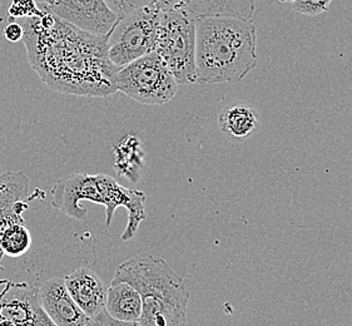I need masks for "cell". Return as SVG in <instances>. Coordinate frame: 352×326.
Masks as SVG:
<instances>
[{"mask_svg":"<svg viewBox=\"0 0 352 326\" xmlns=\"http://www.w3.org/2000/svg\"><path fill=\"white\" fill-rule=\"evenodd\" d=\"M32 246V235L23 224H12L0 236V250L3 255L21 257Z\"/></svg>","mask_w":352,"mask_h":326,"instance_id":"obj_17","label":"cell"},{"mask_svg":"<svg viewBox=\"0 0 352 326\" xmlns=\"http://www.w3.org/2000/svg\"><path fill=\"white\" fill-rule=\"evenodd\" d=\"M117 92L142 105H164L177 93L178 83L157 52L122 67L113 78Z\"/></svg>","mask_w":352,"mask_h":326,"instance_id":"obj_6","label":"cell"},{"mask_svg":"<svg viewBox=\"0 0 352 326\" xmlns=\"http://www.w3.org/2000/svg\"><path fill=\"white\" fill-rule=\"evenodd\" d=\"M93 321L98 326H141L138 323H124L112 319L107 312H102L98 318H96Z\"/></svg>","mask_w":352,"mask_h":326,"instance_id":"obj_22","label":"cell"},{"mask_svg":"<svg viewBox=\"0 0 352 326\" xmlns=\"http://www.w3.org/2000/svg\"><path fill=\"white\" fill-rule=\"evenodd\" d=\"M24 23L29 63L44 83L58 92L107 97L117 92L113 78L120 68L107 53L106 36H93L62 21L42 6Z\"/></svg>","mask_w":352,"mask_h":326,"instance_id":"obj_1","label":"cell"},{"mask_svg":"<svg viewBox=\"0 0 352 326\" xmlns=\"http://www.w3.org/2000/svg\"><path fill=\"white\" fill-rule=\"evenodd\" d=\"M155 52L167 64L178 85L197 82L196 18L187 6L161 10Z\"/></svg>","mask_w":352,"mask_h":326,"instance_id":"obj_5","label":"cell"},{"mask_svg":"<svg viewBox=\"0 0 352 326\" xmlns=\"http://www.w3.org/2000/svg\"><path fill=\"white\" fill-rule=\"evenodd\" d=\"M332 0H294L291 3L292 10L297 14L317 17L326 13L331 6Z\"/></svg>","mask_w":352,"mask_h":326,"instance_id":"obj_18","label":"cell"},{"mask_svg":"<svg viewBox=\"0 0 352 326\" xmlns=\"http://www.w3.org/2000/svg\"><path fill=\"white\" fill-rule=\"evenodd\" d=\"M116 170L120 176L129 178L135 182L144 166V151L142 149L140 140L133 135L124 137L114 147Z\"/></svg>","mask_w":352,"mask_h":326,"instance_id":"obj_16","label":"cell"},{"mask_svg":"<svg viewBox=\"0 0 352 326\" xmlns=\"http://www.w3.org/2000/svg\"><path fill=\"white\" fill-rule=\"evenodd\" d=\"M257 0H188L187 9L193 18L233 17L252 21Z\"/></svg>","mask_w":352,"mask_h":326,"instance_id":"obj_14","label":"cell"},{"mask_svg":"<svg viewBox=\"0 0 352 326\" xmlns=\"http://www.w3.org/2000/svg\"><path fill=\"white\" fill-rule=\"evenodd\" d=\"M28 187V177L21 172L7 171L0 173V219L21 215L28 207L24 202Z\"/></svg>","mask_w":352,"mask_h":326,"instance_id":"obj_15","label":"cell"},{"mask_svg":"<svg viewBox=\"0 0 352 326\" xmlns=\"http://www.w3.org/2000/svg\"><path fill=\"white\" fill-rule=\"evenodd\" d=\"M92 326H98V325H97V324H96V323H94V321H93V325Z\"/></svg>","mask_w":352,"mask_h":326,"instance_id":"obj_26","label":"cell"},{"mask_svg":"<svg viewBox=\"0 0 352 326\" xmlns=\"http://www.w3.org/2000/svg\"><path fill=\"white\" fill-rule=\"evenodd\" d=\"M258 112L246 103L227 107L219 116V127L227 140L243 141L260 128Z\"/></svg>","mask_w":352,"mask_h":326,"instance_id":"obj_13","label":"cell"},{"mask_svg":"<svg viewBox=\"0 0 352 326\" xmlns=\"http://www.w3.org/2000/svg\"><path fill=\"white\" fill-rule=\"evenodd\" d=\"M280 1H281V3H292L294 0H280Z\"/></svg>","mask_w":352,"mask_h":326,"instance_id":"obj_25","label":"cell"},{"mask_svg":"<svg viewBox=\"0 0 352 326\" xmlns=\"http://www.w3.org/2000/svg\"><path fill=\"white\" fill-rule=\"evenodd\" d=\"M188 0H152V4L160 10L172 9V8L184 7L187 6Z\"/></svg>","mask_w":352,"mask_h":326,"instance_id":"obj_23","label":"cell"},{"mask_svg":"<svg viewBox=\"0 0 352 326\" xmlns=\"http://www.w3.org/2000/svg\"><path fill=\"white\" fill-rule=\"evenodd\" d=\"M39 13V7L34 0H13L8 9L10 18H33Z\"/></svg>","mask_w":352,"mask_h":326,"instance_id":"obj_20","label":"cell"},{"mask_svg":"<svg viewBox=\"0 0 352 326\" xmlns=\"http://www.w3.org/2000/svg\"><path fill=\"white\" fill-rule=\"evenodd\" d=\"M0 318L15 326H56L43 307L39 287L27 284L10 285L0 295Z\"/></svg>","mask_w":352,"mask_h":326,"instance_id":"obj_9","label":"cell"},{"mask_svg":"<svg viewBox=\"0 0 352 326\" xmlns=\"http://www.w3.org/2000/svg\"><path fill=\"white\" fill-rule=\"evenodd\" d=\"M41 6L93 36H107L118 21L104 0H43Z\"/></svg>","mask_w":352,"mask_h":326,"instance_id":"obj_8","label":"cell"},{"mask_svg":"<svg viewBox=\"0 0 352 326\" xmlns=\"http://www.w3.org/2000/svg\"><path fill=\"white\" fill-rule=\"evenodd\" d=\"M0 326H15V324L13 321H10V320L1 319L0 318Z\"/></svg>","mask_w":352,"mask_h":326,"instance_id":"obj_24","label":"cell"},{"mask_svg":"<svg viewBox=\"0 0 352 326\" xmlns=\"http://www.w3.org/2000/svg\"><path fill=\"white\" fill-rule=\"evenodd\" d=\"M72 298L83 312L94 320L106 312L107 287L103 280L89 268H79L64 277Z\"/></svg>","mask_w":352,"mask_h":326,"instance_id":"obj_11","label":"cell"},{"mask_svg":"<svg viewBox=\"0 0 352 326\" xmlns=\"http://www.w3.org/2000/svg\"><path fill=\"white\" fill-rule=\"evenodd\" d=\"M117 18H123L141 8L148 7L152 0H104Z\"/></svg>","mask_w":352,"mask_h":326,"instance_id":"obj_19","label":"cell"},{"mask_svg":"<svg viewBox=\"0 0 352 326\" xmlns=\"http://www.w3.org/2000/svg\"><path fill=\"white\" fill-rule=\"evenodd\" d=\"M161 10L151 4L120 18L107 34V53L111 63L122 68L153 52L158 38Z\"/></svg>","mask_w":352,"mask_h":326,"instance_id":"obj_7","label":"cell"},{"mask_svg":"<svg viewBox=\"0 0 352 326\" xmlns=\"http://www.w3.org/2000/svg\"><path fill=\"white\" fill-rule=\"evenodd\" d=\"M113 280L126 281L142 298L141 326H186L190 292L167 261L137 255L120 263Z\"/></svg>","mask_w":352,"mask_h":326,"instance_id":"obj_3","label":"cell"},{"mask_svg":"<svg viewBox=\"0 0 352 326\" xmlns=\"http://www.w3.org/2000/svg\"><path fill=\"white\" fill-rule=\"evenodd\" d=\"M4 36L9 42H19L24 36V29L18 23H10L4 29Z\"/></svg>","mask_w":352,"mask_h":326,"instance_id":"obj_21","label":"cell"},{"mask_svg":"<svg viewBox=\"0 0 352 326\" xmlns=\"http://www.w3.org/2000/svg\"><path fill=\"white\" fill-rule=\"evenodd\" d=\"M106 312L112 319L138 323L142 312L140 292L126 281L112 280L107 289Z\"/></svg>","mask_w":352,"mask_h":326,"instance_id":"obj_12","label":"cell"},{"mask_svg":"<svg viewBox=\"0 0 352 326\" xmlns=\"http://www.w3.org/2000/svg\"><path fill=\"white\" fill-rule=\"evenodd\" d=\"M256 45V27L250 19L221 15L197 18V82H240L257 65Z\"/></svg>","mask_w":352,"mask_h":326,"instance_id":"obj_2","label":"cell"},{"mask_svg":"<svg viewBox=\"0 0 352 326\" xmlns=\"http://www.w3.org/2000/svg\"><path fill=\"white\" fill-rule=\"evenodd\" d=\"M43 307L56 326H92L93 320L73 300L62 277H53L39 286Z\"/></svg>","mask_w":352,"mask_h":326,"instance_id":"obj_10","label":"cell"},{"mask_svg":"<svg viewBox=\"0 0 352 326\" xmlns=\"http://www.w3.org/2000/svg\"><path fill=\"white\" fill-rule=\"evenodd\" d=\"M146 195L138 190L127 188L114 178L104 175L74 172L59 178L52 187V205L58 211L77 221H85L88 213L80 201H89L106 207L107 228L112 224L118 207L128 211V224L120 239L129 241L138 232L142 221L147 219Z\"/></svg>","mask_w":352,"mask_h":326,"instance_id":"obj_4","label":"cell"}]
</instances>
